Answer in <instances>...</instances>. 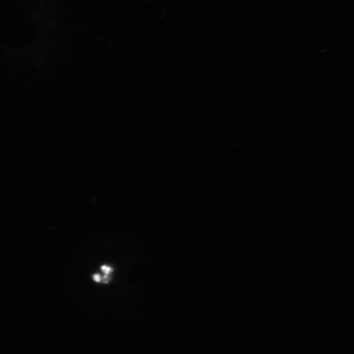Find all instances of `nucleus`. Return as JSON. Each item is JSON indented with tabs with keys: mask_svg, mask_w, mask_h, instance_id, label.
I'll use <instances>...</instances> for the list:
<instances>
[{
	"mask_svg": "<svg viewBox=\"0 0 354 354\" xmlns=\"http://www.w3.org/2000/svg\"><path fill=\"white\" fill-rule=\"evenodd\" d=\"M102 271H103L105 273V275H109V274L112 272V269H111L108 266H103V267L101 268Z\"/></svg>",
	"mask_w": 354,
	"mask_h": 354,
	"instance_id": "f257e3e1",
	"label": "nucleus"
},
{
	"mask_svg": "<svg viewBox=\"0 0 354 354\" xmlns=\"http://www.w3.org/2000/svg\"><path fill=\"white\" fill-rule=\"evenodd\" d=\"M94 280L97 282H100L101 280V278L99 275H95L94 276Z\"/></svg>",
	"mask_w": 354,
	"mask_h": 354,
	"instance_id": "f03ea898",
	"label": "nucleus"
}]
</instances>
